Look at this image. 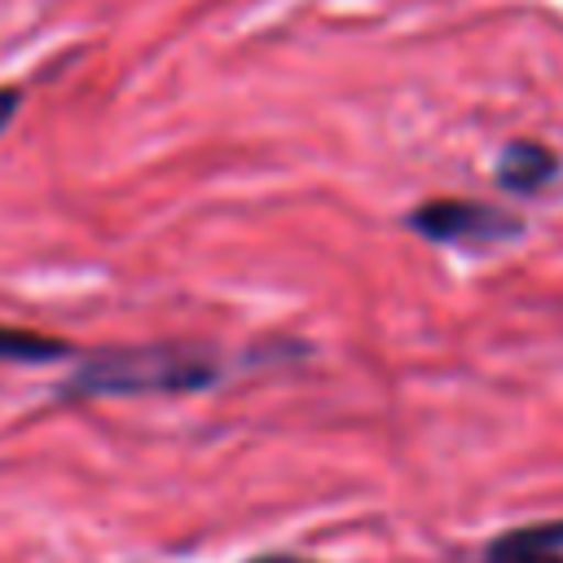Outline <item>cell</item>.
<instances>
[{
  "mask_svg": "<svg viewBox=\"0 0 563 563\" xmlns=\"http://www.w3.org/2000/svg\"><path fill=\"white\" fill-rule=\"evenodd\" d=\"M220 378V361L202 347H110L88 356L66 383L62 400H101V396H180L202 391Z\"/></svg>",
  "mask_w": 563,
  "mask_h": 563,
  "instance_id": "1",
  "label": "cell"
},
{
  "mask_svg": "<svg viewBox=\"0 0 563 563\" xmlns=\"http://www.w3.org/2000/svg\"><path fill=\"white\" fill-rule=\"evenodd\" d=\"M409 229L440 246H497L523 233L515 211L471 202V198H427L409 211Z\"/></svg>",
  "mask_w": 563,
  "mask_h": 563,
  "instance_id": "2",
  "label": "cell"
},
{
  "mask_svg": "<svg viewBox=\"0 0 563 563\" xmlns=\"http://www.w3.org/2000/svg\"><path fill=\"white\" fill-rule=\"evenodd\" d=\"M559 176V154L541 141H510L497 158V180L510 194H541Z\"/></svg>",
  "mask_w": 563,
  "mask_h": 563,
  "instance_id": "3",
  "label": "cell"
},
{
  "mask_svg": "<svg viewBox=\"0 0 563 563\" xmlns=\"http://www.w3.org/2000/svg\"><path fill=\"white\" fill-rule=\"evenodd\" d=\"M484 563H563V550L550 545L537 532V523H528V528H515V532H501L497 541H488Z\"/></svg>",
  "mask_w": 563,
  "mask_h": 563,
  "instance_id": "4",
  "label": "cell"
},
{
  "mask_svg": "<svg viewBox=\"0 0 563 563\" xmlns=\"http://www.w3.org/2000/svg\"><path fill=\"white\" fill-rule=\"evenodd\" d=\"M66 352H70V343H62L53 334L0 325V361H9V365H48V361H62Z\"/></svg>",
  "mask_w": 563,
  "mask_h": 563,
  "instance_id": "5",
  "label": "cell"
},
{
  "mask_svg": "<svg viewBox=\"0 0 563 563\" xmlns=\"http://www.w3.org/2000/svg\"><path fill=\"white\" fill-rule=\"evenodd\" d=\"M18 106H22V92L4 84V88H0V132H4L9 123H13V114H18Z\"/></svg>",
  "mask_w": 563,
  "mask_h": 563,
  "instance_id": "6",
  "label": "cell"
},
{
  "mask_svg": "<svg viewBox=\"0 0 563 563\" xmlns=\"http://www.w3.org/2000/svg\"><path fill=\"white\" fill-rule=\"evenodd\" d=\"M537 532H541L550 545H559V550H563V519H554V523H537Z\"/></svg>",
  "mask_w": 563,
  "mask_h": 563,
  "instance_id": "7",
  "label": "cell"
},
{
  "mask_svg": "<svg viewBox=\"0 0 563 563\" xmlns=\"http://www.w3.org/2000/svg\"><path fill=\"white\" fill-rule=\"evenodd\" d=\"M246 563H312V559H295V554H255Z\"/></svg>",
  "mask_w": 563,
  "mask_h": 563,
  "instance_id": "8",
  "label": "cell"
}]
</instances>
